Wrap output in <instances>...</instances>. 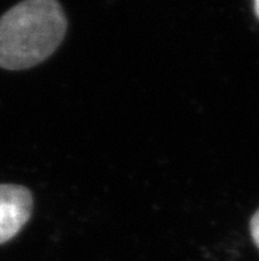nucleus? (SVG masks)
Instances as JSON below:
<instances>
[{
  "instance_id": "1",
  "label": "nucleus",
  "mask_w": 259,
  "mask_h": 261,
  "mask_svg": "<svg viewBox=\"0 0 259 261\" xmlns=\"http://www.w3.org/2000/svg\"><path fill=\"white\" fill-rule=\"evenodd\" d=\"M65 12L57 0H23L0 17V66L28 69L52 55L66 33Z\"/></svg>"
},
{
  "instance_id": "2",
  "label": "nucleus",
  "mask_w": 259,
  "mask_h": 261,
  "mask_svg": "<svg viewBox=\"0 0 259 261\" xmlns=\"http://www.w3.org/2000/svg\"><path fill=\"white\" fill-rule=\"evenodd\" d=\"M33 198L24 186L0 185V244L12 240L30 220Z\"/></svg>"
},
{
  "instance_id": "3",
  "label": "nucleus",
  "mask_w": 259,
  "mask_h": 261,
  "mask_svg": "<svg viewBox=\"0 0 259 261\" xmlns=\"http://www.w3.org/2000/svg\"><path fill=\"white\" fill-rule=\"evenodd\" d=\"M250 232H251V238H253L254 243L259 248V210L254 214L250 222Z\"/></svg>"
},
{
  "instance_id": "4",
  "label": "nucleus",
  "mask_w": 259,
  "mask_h": 261,
  "mask_svg": "<svg viewBox=\"0 0 259 261\" xmlns=\"http://www.w3.org/2000/svg\"><path fill=\"white\" fill-rule=\"evenodd\" d=\"M254 12L259 19V0H254Z\"/></svg>"
}]
</instances>
